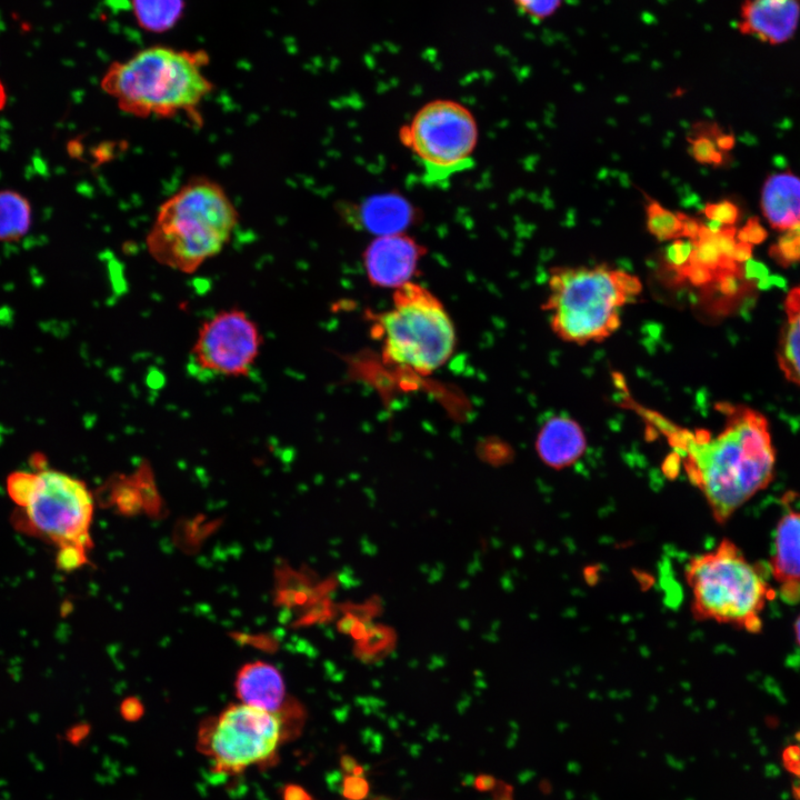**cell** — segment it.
<instances>
[{
  "instance_id": "6da1fadb",
  "label": "cell",
  "mask_w": 800,
  "mask_h": 800,
  "mask_svg": "<svg viewBox=\"0 0 800 800\" xmlns=\"http://www.w3.org/2000/svg\"><path fill=\"white\" fill-rule=\"evenodd\" d=\"M722 429L688 430L657 414L649 416L668 434L690 482L702 493L718 523L773 480L777 454L767 418L758 410L721 403Z\"/></svg>"
},
{
  "instance_id": "7a4b0ae2",
  "label": "cell",
  "mask_w": 800,
  "mask_h": 800,
  "mask_svg": "<svg viewBox=\"0 0 800 800\" xmlns=\"http://www.w3.org/2000/svg\"><path fill=\"white\" fill-rule=\"evenodd\" d=\"M209 63L203 49L154 44L111 62L100 87L126 114L141 119L184 114L197 123L199 109L214 88L206 73Z\"/></svg>"
},
{
  "instance_id": "3957f363",
  "label": "cell",
  "mask_w": 800,
  "mask_h": 800,
  "mask_svg": "<svg viewBox=\"0 0 800 800\" xmlns=\"http://www.w3.org/2000/svg\"><path fill=\"white\" fill-rule=\"evenodd\" d=\"M238 223L226 189L196 176L160 204L146 236L147 251L163 267L193 273L226 248Z\"/></svg>"
},
{
  "instance_id": "277c9868",
  "label": "cell",
  "mask_w": 800,
  "mask_h": 800,
  "mask_svg": "<svg viewBox=\"0 0 800 800\" xmlns=\"http://www.w3.org/2000/svg\"><path fill=\"white\" fill-rule=\"evenodd\" d=\"M30 470L11 472L7 492L17 507L14 526L59 548L57 564L72 570L87 561L92 541L93 497L87 484L63 471L50 468L34 454Z\"/></svg>"
},
{
  "instance_id": "5b68a950",
  "label": "cell",
  "mask_w": 800,
  "mask_h": 800,
  "mask_svg": "<svg viewBox=\"0 0 800 800\" xmlns=\"http://www.w3.org/2000/svg\"><path fill=\"white\" fill-rule=\"evenodd\" d=\"M542 306L561 340L574 344L601 342L621 326V310L642 289L638 277L603 266L554 268Z\"/></svg>"
},
{
  "instance_id": "8992f818",
  "label": "cell",
  "mask_w": 800,
  "mask_h": 800,
  "mask_svg": "<svg viewBox=\"0 0 800 800\" xmlns=\"http://www.w3.org/2000/svg\"><path fill=\"white\" fill-rule=\"evenodd\" d=\"M684 579L697 620L753 633L761 630V613L776 594L764 570L730 539L693 556L684 567Z\"/></svg>"
},
{
  "instance_id": "52a82bcc",
  "label": "cell",
  "mask_w": 800,
  "mask_h": 800,
  "mask_svg": "<svg viewBox=\"0 0 800 800\" xmlns=\"http://www.w3.org/2000/svg\"><path fill=\"white\" fill-rule=\"evenodd\" d=\"M373 332L386 361L429 374L443 366L456 347V330L442 302L412 281L394 289L391 308L376 317Z\"/></svg>"
},
{
  "instance_id": "ba28073f",
  "label": "cell",
  "mask_w": 800,
  "mask_h": 800,
  "mask_svg": "<svg viewBox=\"0 0 800 800\" xmlns=\"http://www.w3.org/2000/svg\"><path fill=\"white\" fill-rule=\"evenodd\" d=\"M400 140L412 153L427 186L444 187L469 170L478 143V126L471 111L448 99L422 106L400 129Z\"/></svg>"
},
{
  "instance_id": "9c48e42d",
  "label": "cell",
  "mask_w": 800,
  "mask_h": 800,
  "mask_svg": "<svg viewBox=\"0 0 800 800\" xmlns=\"http://www.w3.org/2000/svg\"><path fill=\"white\" fill-rule=\"evenodd\" d=\"M286 740L280 712L240 702L203 721L197 748L211 758L214 771L237 774L251 766L274 764L278 747Z\"/></svg>"
},
{
  "instance_id": "30bf717a",
  "label": "cell",
  "mask_w": 800,
  "mask_h": 800,
  "mask_svg": "<svg viewBox=\"0 0 800 800\" xmlns=\"http://www.w3.org/2000/svg\"><path fill=\"white\" fill-rule=\"evenodd\" d=\"M262 346L258 323L242 309L216 312L199 327L189 364L203 378H240L256 364Z\"/></svg>"
},
{
  "instance_id": "8fae6325",
  "label": "cell",
  "mask_w": 800,
  "mask_h": 800,
  "mask_svg": "<svg viewBox=\"0 0 800 800\" xmlns=\"http://www.w3.org/2000/svg\"><path fill=\"white\" fill-rule=\"evenodd\" d=\"M422 249L408 236H379L364 251V268L371 283L397 289L411 281Z\"/></svg>"
},
{
  "instance_id": "7c38bea8",
  "label": "cell",
  "mask_w": 800,
  "mask_h": 800,
  "mask_svg": "<svg viewBox=\"0 0 800 800\" xmlns=\"http://www.w3.org/2000/svg\"><path fill=\"white\" fill-rule=\"evenodd\" d=\"M784 506L774 530L769 569L781 599L796 604L800 601V509Z\"/></svg>"
},
{
  "instance_id": "4fadbf2b",
  "label": "cell",
  "mask_w": 800,
  "mask_h": 800,
  "mask_svg": "<svg viewBox=\"0 0 800 800\" xmlns=\"http://www.w3.org/2000/svg\"><path fill=\"white\" fill-rule=\"evenodd\" d=\"M800 0H744L740 9V32L769 43L781 44L796 33Z\"/></svg>"
},
{
  "instance_id": "5bb4252c",
  "label": "cell",
  "mask_w": 800,
  "mask_h": 800,
  "mask_svg": "<svg viewBox=\"0 0 800 800\" xmlns=\"http://www.w3.org/2000/svg\"><path fill=\"white\" fill-rule=\"evenodd\" d=\"M534 447L544 464L559 470L572 466L584 454L587 438L574 419L554 416L540 428Z\"/></svg>"
},
{
  "instance_id": "9a60e30c",
  "label": "cell",
  "mask_w": 800,
  "mask_h": 800,
  "mask_svg": "<svg viewBox=\"0 0 800 800\" xmlns=\"http://www.w3.org/2000/svg\"><path fill=\"white\" fill-rule=\"evenodd\" d=\"M234 689L242 703L271 712H280L287 707L284 682L270 663L253 661L242 666L237 673Z\"/></svg>"
},
{
  "instance_id": "2e32d148",
  "label": "cell",
  "mask_w": 800,
  "mask_h": 800,
  "mask_svg": "<svg viewBox=\"0 0 800 800\" xmlns=\"http://www.w3.org/2000/svg\"><path fill=\"white\" fill-rule=\"evenodd\" d=\"M761 210L776 230L800 226V177L790 171L771 174L761 191Z\"/></svg>"
},
{
  "instance_id": "e0dca14e",
  "label": "cell",
  "mask_w": 800,
  "mask_h": 800,
  "mask_svg": "<svg viewBox=\"0 0 800 800\" xmlns=\"http://www.w3.org/2000/svg\"><path fill=\"white\" fill-rule=\"evenodd\" d=\"M783 311L784 321L777 347L778 366L788 381L800 387V284L787 294Z\"/></svg>"
},
{
  "instance_id": "ac0fdd59",
  "label": "cell",
  "mask_w": 800,
  "mask_h": 800,
  "mask_svg": "<svg viewBox=\"0 0 800 800\" xmlns=\"http://www.w3.org/2000/svg\"><path fill=\"white\" fill-rule=\"evenodd\" d=\"M133 18L144 31L163 33L184 16L186 0H130Z\"/></svg>"
},
{
  "instance_id": "d6986e66",
  "label": "cell",
  "mask_w": 800,
  "mask_h": 800,
  "mask_svg": "<svg viewBox=\"0 0 800 800\" xmlns=\"http://www.w3.org/2000/svg\"><path fill=\"white\" fill-rule=\"evenodd\" d=\"M31 206L26 197L13 190L0 191V241L22 238L31 224Z\"/></svg>"
},
{
  "instance_id": "ffe728a7",
  "label": "cell",
  "mask_w": 800,
  "mask_h": 800,
  "mask_svg": "<svg viewBox=\"0 0 800 800\" xmlns=\"http://www.w3.org/2000/svg\"><path fill=\"white\" fill-rule=\"evenodd\" d=\"M364 212L366 222L374 231H380V236L399 233L410 217L408 204L394 197L372 200Z\"/></svg>"
},
{
  "instance_id": "44dd1931",
  "label": "cell",
  "mask_w": 800,
  "mask_h": 800,
  "mask_svg": "<svg viewBox=\"0 0 800 800\" xmlns=\"http://www.w3.org/2000/svg\"><path fill=\"white\" fill-rule=\"evenodd\" d=\"M646 199L649 232L661 241L683 238V213H674L648 196H646Z\"/></svg>"
},
{
  "instance_id": "7402d4cb",
  "label": "cell",
  "mask_w": 800,
  "mask_h": 800,
  "mask_svg": "<svg viewBox=\"0 0 800 800\" xmlns=\"http://www.w3.org/2000/svg\"><path fill=\"white\" fill-rule=\"evenodd\" d=\"M693 249L692 241L676 239L667 248L666 260L669 269L676 274L687 264Z\"/></svg>"
},
{
  "instance_id": "603a6c76",
  "label": "cell",
  "mask_w": 800,
  "mask_h": 800,
  "mask_svg": "<svg viewBox=\"0 0 800 800\" xmlns=\"http://www.w3.org/2000/svg\"><path fill=\"white\" fill-rule=\"evenodd\" d=\"M562 0H514L519 9L526 14L543 19L551 16L560 6Z\"/></svg>"
},
{
  "instance_id": "cb8c5ba5",
  "label": "cell",
  "mask_w": 800,
  "mask_h": 800,
  "mask_svg": "<svg viewBox=\"0 0 800 800\" xmlns=\"http://www.w3.org/2000/svg\"><path fill=\"white\" fill-rule=\"evenodd\" d=\"M782 766L798 782L800 794V730L796 733L793 742L782 751Z\"/></svg>"
},
{
  "instance_id": "d4e9b609",
  "label": "cell",
  "mask_w": 800,
  "mask_h": 800,
  "mask_svg": "<svg viewBox=\"0 0 800 800\" xmlns=\"http://www.w3.org/2000/svg\"><path fill=\"white\" fill-rule=\"evenodd\" d=\"M369 793V783L361 776L349 774L342 781V794L347 800H363Z\"/></svg>"
},
{
  "instance_id": "484cf974",
  "label": "cell",
  "mask_w": 800,
  "mask_h": 800,
  "mask_svg": "<svg viewBox=\"0 0 800 800\" xmlns=\"http://www.w3.org/2000/svg\"><path fill=\"white\" fill-rule=\"evenodd\" d=\"M693 158L699 162H713L719 159L712 142L706 137L689 139Z\"/></svg>"
},
{
  "instance_id": "4316f807",
  "label": "cell",
  "mask_w": 800,
  "mask_h": 800,
  "mask_svg": "<svg viewBox=\"0 0 800 800\" xmlns=\"http://www.w3.org/2000/svg\"><path fill=\"white\" fill-rule=\"evenodd\" d=\"M706 214L708 218L722 221L731 222L734 218V210L730 203L709 204L706 207Z\"/></svg>"
},
{
  "instance_id": "83f0119b",
  "label": "cell",
  "mask_w": 800,
  "mask_h": 800,
  "mask_svg": "<svg viewBox=\"0 0 800 800\" xmlns=\"http://www.w3.org/2000/svg\"><path fill=\"white\" fill-rule=\"evenodd\" d=\"M281 793L282 800H312L311 796L301 786L294 783L286 784Z\"/></svg>"
},
{
  "instance_id": "f1b7e54d",
  "label": "cell",
  "mask_w": 800,
  "mask_h": 800,
  "mask_svg": "<svg viewBox=\"0 0 800 800\" xmlns=\"http://www.w3.org/2000/svg\"><path fill=\"white\" fill-rule=\"evenodd\" d=\"M340 767L347 776H349V774L361 776L364 772L363 767L360 766L357 762V760L352 756H349V754H343L340 758Z\"/></svg>"
},
{
  "instance_id": "f546056e",
  "label": "cell",
  "mask_w": 800,
  "mask_h": 800,
  "mask_svg": "<svg viewBox=\"0 0 800 800\" xmlns=\"http://www.w3.org/2000/svg\"><path fill=\"white\" fill-rule=\"evenodd\" d=\"M492 791L493 800H513V788L503 781H497Z\"/></svg>"
},
{
  "instance_id": "4dcf8cb0",
  "label": "cell",
  "mask_w": 800,
  "mask_h": 800,
  "mask_svg": "<svg viewBox=\"0 0 800 800\" xmlns=\"http://www.w3.org/2000/svg\"><path fill=\"white\" fill-rule=\"evenodd\" d=\"M121 711L127 720H137L142 713V708L138 701L130 700L122 704Z\"/></svg>"
},
{
  "instance_id": "1f68e13d",
  "label": "cell",
  "mask_w": 800,
  "mask_h": 800,
  "mask_svg": "<svg viewBox=\"0 0 800 800\" xmlns=\"http://www.w3.org/2000/svg\"><path fill=\"white\" fill-rule=\"evenodd\" d=\"M473 784L478 791H481V792L492 791L497 784V780L491 774H479L474 779Z\"/></svg>"
},
{
  "instance_id": "d6a6232c",
  "label": "cell",
  "mask_w": 800,
  "mask_h": 800,
  "mask_svg": "<svg viewBox=\"0 0 800 800\" xmlns=\"http://www.w3.org/2000/svg\"><path fill=\"white\" fill-rule=\"evenodd\" d=\"M794 634H796V640L800 647V616L794 621Z\"/></svg>"
},
{
  "instance_id": "836d02e7",
  "label": "cell",
  "mask_w": 800,
  "mask_h": 800,
  "mask_svg": "<svg viewBox=\"0 0 800 800\" xmlns=\"http://www.w3.org/2000/svg\"><path fill=\"white\" fill-rule=\"evenodd\" d=\"M4 100H6L4 90H3L2 86L0 84V106H2Z\"/></svg>"
},
{
  "instance_id": "e575fe53",
  "label": "cell",
  "mask_w": 800,
  "mask_h": 800,
  "mask_svg": "<svg viewBox=\"0 0 800 800\" xmlns=\"http://www.w3.org/2000/svg\"><path fill=\"white\" fill-rule=\"evenodd\" d=\"M370 800H393V799L390 797L380 794V796H376V797L371 798Z\"/></svg>"
}]
</instances>
